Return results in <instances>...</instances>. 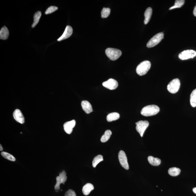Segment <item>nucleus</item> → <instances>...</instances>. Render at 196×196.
I'll list each match as a JSON object with an SVG mask.
<instances>
[{"instance_id": "nucleus-1", "label": "nucleus", "mask_w": 196, "mask_h": 196, "mask_svg": "<svg viewBox=\"0 0 196 196\" xmlns=\"http://www.w3.org/2000/svg\"><path fill=\"white\" fill-rule=\"evenodd\" d=\"M159 108L156 105L146 106L142 109L141 113L142 115L146 117L154 116L158 113Z\"/></svg>"}, {"instance_id": "nucleus-2", "label": "nucleus", "mask_w": 196, "mask_h": 196, "mask_svg": "<svg viewBox=\"0 0 196 196\" xmlns=\"http://www.w3.org/2000/svg\"><path fill=\"white\" fill-rule=\"evenodd\" d=\"M151 67V63L148 60L144 61L139 64L136 68L137 73L139 76L146 75Z\"/></svg>"}, {"instance_id": "nucleus-3", "label": "nucleus", "mask_w": 196, "mask_h": 196, "mask_svg": "<svg viewBox=\"0 0 196 196\" xmlns=\"http://www.w3.org/2000/svg\"><path fill=\"white\" fill-rule=\"evenodd\" d=\"M106 55L110 60H116L120 57L122 55L121 51L119 49L109 48L105 50Z\"/></svg>"}, {"instance_id": "nucleus-4", "label": "nucleus", "mask_w": 196, "mask_h": 196, "mask_svg": "<svg viewBox=\"0 0 196 196\" xmlns=\"http://www.w3.org/2000/svg\"><path fill=\"white\" fill-rule=\"evenodd\" d=\"M163 37L164 33H157L149 40L146 44V47L148 48H150L156 46L163 39Z\"/></svg>"}, {"instance_id": "nucleus-5", "label": "nucleus", "mask_w": 196, "mask_h": 196, "mask_svg": "<svg viewBox=\"0 0 196 196\" xmlns=\"http://www.w3.org/2000/svg\"><path fill=\"white\" fill-rule=\"evenodd\" d=\"M181 85V83L179 79L175 78L169 83L168 85L167 89L170 93L174 94L179 91Z\"/></svg>"}, {"instance_id": "nucleus-6", "label": "nucleus", "mask_w": 196, "mask_h": 196, "mask_svg": "<svg viewBox=\"0 0 196 196\" xmlns=\"http://www.w3.org/2000/svg\"><path fill=\"white\" fill-rule=\"evenodd\" d=\"M66 173L65 171L63 170L59 173V176L56 177V183L55 186V189L56 192H58L60 189L61 184H64L67 180Z\"/></svg>"}, {"instance_id": "nucleus-7", "label": "nucleus", "mask_w": 196, "mask_h": 196, "mask_svg": "<svg viewBox=\"0 0 196 196\" xmlns=\"http://www.w3.org/2000/svg\"><path fill=\"white\" fill-rule=\"evenodd\" d=\"M136 129L141 137H143L144 132L149 126V123L147 121H140L136 123Z\"/></svg>"}, {"instance_id": "nucleus-8", "label": "nucleus", "mask_w": 196, "mask_h": 196, "mask_svg": "<svg viewBox=\"0 0 196 196\" xmlns=\"http://www.w3.org/2000/svg\"><path fill=\"white\" fill-rule=\"evenodd\" d=\"M196 56V52L193 50H187L179 54L178 57L181 60H186L193 58Z\"/></svg>"}, {"instance_id": "nucleus-9", "label": "nucleus", "mask_w": 196, "mask_h": 196, "mask_svg": "<svg viewBox=\"0 0 196 196\" xmlns=\"http://www.w3.org/2000/svg\"><path fill=\"white\" fill-rule=\"evenodd\" d=\"M118 159L121 165L126 170L129 169V165L128 162V159L124 152L123 150L120 151L118 154Z\"/></svg>"}, {"instance_id": "nucleus-10", "label": "nucleus", "mask_w": 196, "mask_h": 196, "mask_svg": "<svg viewBox=\"0 0 196 196\" xmlns=\"http://www.w3.org/2000/svg\"><path fill=\"white\" fill-rule=\"evenodd\" d=\"M103 85L110 90H114L118 87V84L116 80L114 79L110 78L106 82H103Z\"/></svg>"}, {"instance_id": "nucleus-11", "label": "nucleus", "mask_w": 196, "mask_h": 196, "mask_svg": "<svg viewBox=\"0 0 196 196\" xmlns=\"http://www.w3.org/2000/svg\"><path fill=\"white\" fill-rule=\"evenodd\" d=\"M73 33V29L71 26H67L65 28V31L63 35L58 38V41L60 42L66 39L71 37Z\"/></svg>"}, {"instance_id": "nucleus-12", "label": "nucleus", "mask_w": 196, "mask_h": 196, "mask_svg": "<svg viewBox=\"0 0 196 196\" xmlns=\"http://www.w3.org/2000/svg\"><path fill=\"white\" fill-rule=\"evenodd\" d=\"M76 121L73 120L67 122L64 125V129L65 132L68 134H71L73 132V128L76 125Z\"/></svg>"}, {"instance_id": "nucleus-13", "label": "nucleus", "mask_w": 196, "mask_h": 196, "mask_svg": "<svg viewBox=\"0 0 196 196\" xmlns=\"http://www.w3.org/2000/svg\"><path fill=\"white\" fill-rule=\"evenodd\" d=\"M13 117L18 122L23 124L25 122L24 117L22 112L18 109H16L13 113Z\"/></svg>"}, {"instance_id": "nucleus-14", "label": "nucleus", "mask_w": 196, "mask_h": 196, "mask_svg": "<svg viewBox=\"0 0 196 196\" xmlns=\"http://www.w3.org/2000/svg\"><path fill=\"white\" fill-rule=\"evenodd\" d=\"M82 109L87 114H89L93 112L92 106L91 103L87 101H83L81 103Z\"/></svg>"}, {"instance_id": "nucleus-15", "label": "nucleus", "mask_w": 196, "mask_h": 196, "mask_svg": "<svg viewBox=\"0 0 196 196\" xmlns=\"http://www.w3.org/2000/svg\"><path fill=\"white\" fill-rule=\"evenodd\" d=\"M94 187L93 184L88 183L83 186L82 191L83 194L85 195H88L92 190H93Z\"/></svg>"}, {"instance_id": "nucleus-16", "label": "nucleus", "mask_w": 196, "mask_h": 196, "mask_svg": "<svg viewBox=\"0 0 196 196\" xmlns=\"http://www.w3.org/2000/svg\"><path fill=\"white\" fill-rule=\"evenodd\" d=\"M9 35V32L8 28L5 26L2 28L0 31V39L5 40L8 39Z\"/></svg>"}, {"instance_id": "nucleus-17", "label": "nucleus", "mask_w": 196, "mask_h": 196, "mask_svg": "<svg viewBox=\"0 0 196 196\" xmlns=\"http://www.w3.org/2000/svg\"><path fill=\"white\" fill-rule=\"evenodd\" d=\"M152 14V8H148L146 9V10L144 13L145 16V20H144V23L145 24H147L149 22L151 18Z\"/></svg>"}, {"instance_id": "nucleus-18", "label": "nucleus", "mask_w": 196, "mask_h": 196, "mask_svg": "<svg viewBox=\"0 0 196 196\" xmlns=\"http://www.w3.org/2000/svg\"><path fill=\"white\" fill-rule=\"evenodd\" d=\"M120 117V114L118 113L113 112L108 115L107 117V119L108 122H112L118 120Z\"/></svg>"}, {"instance_id": "nucleus-19", "label": "nucleus", "mask_w": 196, "mask_h": 196, "mask_svg": "<svg viewBox=\"0 0 196 196\" xmlns=\"http://www.w3.org/2000/svg\"><path fill=\"white\" fill-rule=\"evenodd\" d=\"M148 161L151 165L154 166H158L161 163L160 159L151 156L148 157Z\"/></svg>"}, {"instance_id": "nucleus-20", "label": "nucleus", "mask_w": 196, "mask_h": 196, "mask_svg": "<svg viewBox=\"0 0 196 196\" xmlns=\"http://www.w3.org/2000/svg\"><path fill=\"white\" fill-rule=\"evenodd\" d=\"M42 16V13L41 11H38L33 16V22L32 25V28H34L37 26L39 21L40 18Z\"/></svg>"}, {"instance_id": "nucleus-21", "label": "nucleus", "mask_w": 196, "mask_h": 196, "mask_svg": "<svg viewBox=\"0 0 196 196\" xmlns=\"http://www.w3.org/2000/svg\"><path fill=\"white\" fill-rule=\"evenodd\" d=\"M181 173V170L177 168H172L169 169L168 173L169 174L173 177L177 176Z\"/></svg>"}, {"instance_id": "nucleus-22", "label": "nucleus", "mask_w": 196, "mask_h": 196, "mask_svg": "<svg viewBox=\"0 0 196 196\" xmlns=\"http://www.w3.org/2000/svg\"><path fill=\"white\" fill-rule=\"evenodd\" d=\"M112 134L111 130H107L104 133V134L101 137V141L102 143H105L109 140Z\"/></svg>"}, {"instance_id": "nucleus-23", "label": "nucleus", "mask_w": 196, "mask_h": 196, "mask_svg": "<svg viewBox=\"0 0 196 196\" xmlns=\"http://www.w3.org/2000/svg\"><path fill=\"white\" fill-rule=\"evenodd\" d=\"M190 103L193 107H196V89L193 90L191 94Z\"/></svg>"}, {"instance_id": "nucleus-24", "label": "nucleus", "mask_w": 196, "mask_h": 196, "mask_svg": "<svg viewBox=\"0 0 196 196\" xmlns=\"http://www.w3.org/2000/svg\"><path fill=\"white\" fill-rule=\"evenodd\" d=\"M103 160V158L102 155H99L94 158L93 162H92V165L93 167L95 168L97 165L100 162Z\"/></svg>"}, {"instance_id": "nucleus-25", "label": "nucleus", "mask_w": 196, "mask_h": 196, "mask_svg": "<svg viewBox=\"0 0 196 196\" xmlns=\"http://www.w3.org/2000/svg\"><path fill=\"white\" fill-rule=\"evenodd\" d=\"M184 2H185V1H184V0H176V1H175L174 5L172 7H171L169 9L171 10L176 8H181V7L183 5Z\"/></svg>"}, {"instance_id": "nucleus-26", "label": "nucleus", "mask_w": 196, "mask_h": 196, "mask_svg": "<svg viewBox=\"0 0 196 196\" xmlns=\"http://www.w3.org/2000/svg\"><path fill=\"white\" fill-rule=\"evenodd\" d=\"M110 13V8H103L101 12V16L102 18H106L109 16Z\"/></svg>"}, {"instance_id": "nucleus-27", "label": "nucleus", "mask_w": 196, "mask_h": 196, "mask_svg": "<svg viewBox=\"0 0 196 196\" xmlns=\"http://www.w3.org/2000/svg\"><path fill=\"white\" fill-rule=\"evenodd\" d=\"M1 154L4 158L8 160L12 161H15L16 160L15 158L9 153L3 152L1 153Z\"/></svg>"}, {"instance_id": "nucleus-28", "label": "nucleus", "mask_w": 196, "mask_h": 196, "mask_svg": "<svg viewBox=\"0 0 196 196\" xmlns=\"http://www.w3.org/2000/svg\"><path fill=\"white\" fill-rule=\"evenodd\" d=\"M58 9V8L57 7L54 6L49 7V8L47 9L46 12H45V14L46 15L51 14V13L55 12Z\"/></svg>"}, {"instance_id": "nucleus-29", "label": "nucleus", "mask_w": 196, "mask_h": 196, "mask_svg": "<svg viewBox=\"0 0 196 196\" xmlns=\"http://www.w3.org/2000/svg\"><path fill=\"white\" fill-rule=\"evenodd\" d=\"M65 196H76V195L75 191L70 189L65 193Z\"/></svg>"}, {"instance_id": "nucleus-30", "label": "nucleus", "mask_w": 196, "mask_h": 196, "mask_svg": "<svg viewBox=\"0 0 196 196\" xmlns=\"http://www.w3.org/2000/svg\"><path fill=\"white\" fill-rule=\"evenodd\" d=\"M193 14L196 17V6L195 7L194 10L193 11Z\"/></svg>"}, {"instance_id": "nucleus-31", "label": "nucleus", "mask_w": 196, "mask_h": 196, "mask_svg": "<svg viewBox=\"0 0 196 196\" xmlns=\"http://www.w3.org/2000/svg\"><path fill=\"white\" fill-rule=\"evenodd\" d=\"M193 191L196 194V188H193Z\"/></svg>"}, {"instance_id": "nucleus-32", "label": "nucleus", "mask_w": 196, "mask_h": 196, "mask_svg": "<svg viewBox=\"0 0 196 196\" xmlns=\"http://www.w3.org/2000/svg\"><path fill=\"white\" fill-rule=\"evenodd\" d=\"M0 145H0V146H1V147H0V148H1V149H0V150L2 151V150H3V148H2V145H1V144Z\"/></svg>"}, {"instance_id": "nucleus-33", "label": "nucleus", "mask_w": 196, "mask_h": 196, "mask_svg": "<svg viewBox=\"0 0 196 196\" xmlns=\"http://www.w3.org/2000/svg\"><path fill=\"white\" fill-rule=\"evenodd\" d=\"M21 134L22 133V132H21Z\"/></svg>"}]
</instances>
